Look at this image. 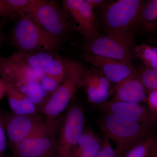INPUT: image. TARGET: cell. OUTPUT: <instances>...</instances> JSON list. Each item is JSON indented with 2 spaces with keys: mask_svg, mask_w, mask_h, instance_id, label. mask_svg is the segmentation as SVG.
<instances>
[{
  "mask_svg": "<svg viewBox=\"0 0 157 157\" xmlns=\"http://www.w3.org/2000/svg\"><path fill=\"white\" fill-rule=\"evenodd\" d=\"M138 23L144 32L155 33L157 29V0L144 2Z\"/></svg>",
  "mask_w": 157,
  "mask_h": 157,
  "instance_id": "ac0fdd59",
  "label": "cell"
},
{
  "mask_svg": "<svg viewBox=\"0 0 157 157\" xmlns=\"http://www.w3.org/2000/svg\"><path fill=\"white\" fill-rule=\"evenodd\" d=\"M149 157H157V140L152 149Z\"/></svg>",
  "mask_w": 157,
  "mask_h": 157,
  "instance_id": "4dcf8cb0",
  "label": "cell"
},
{
  "mask_svg": "<svg viewBox=\"0 0 157 157\" xmlns=\"http://www.w3.org/2000/svg\"><path fill=\"white\" fill-rule=\"evenodd\" d=\"M154 33L156 34V35L157 36V29L156 30V31H155V32ZM157 39V38H156Z\"/></svg>",
  "mask_w": 157,
  "mask_h": 157,
  "instance_id": "e575fe53",
  "label": "cell"
},
{
  "mask_svg": "<svg viewBox=\"0 0 157 157\" xmlns=\"http://www.w3.org/2000/svg\"><path fill=\"white\" fill-rule=\"evenodd\" d=\"M40 0H5L11 10L17 14L29 15L33 11Z\"/></svg>",
  "mask_w": 157,
  "mask_h": 157,
  "instance_id": "7402d4cb",
  "label": "cell"
},
{
  "mask_svg": "<svg viewBox=\"0 0 157 157\" xmlns=\"http://www.w3.org/2000/svg\"><path fill=\"white\" fill-rule=\"evenodd\" d=\"M4 40H5V36H4L2 31V32H0V48L2 47V45L3 44Z\"/></svg>",
  "mask_w": 157,
  "mask_h": 157,
  "instance_id": "1f68e13d",
  "label": "cell"
},
{
  "mask_svg": "<svg viewBox=\"0 0 157 157\" xmlns=\"http://www.w3.org/2000/svg\"><path fill=\"white\" fill-rule=\"evenodd\" d=\"M113 101L139 103L146 102L147 94L137 72L117 83Z\"/></svg>",
  "mask_w": 157,
  "mask_h": 157,
  "instance_id": "9a60e30c",
  "label": "cell"
},
{
  "mask_svg": "<svg viewBox=\"0 0 157 157\" xmlns=\"http://www.w3.org/2000/svg\"><path fill=\"white\" fill-rule=\"evenodd\" d=\"M99 125L104 137L116 144L117 157H124L132 147L149 136L153 127L111 113H105Z\"/></svg>",
  "mask_w": 157,
  "mask_h": 157,
  "instance_id": "6da1fadb",
  "label": "cell"
},
{
  "mask_svg": "<svg viewBox=\"0 0 157 157\" xmlns=\"http://www.w3.org/2000/svg\"><path fill=\"white\" fill-rule=\"evenodd\" d=\"M150 42L155 44L156 46H157V39L156 38H154V39H151Z\"/></svg>",
  "mask_w": 157,
  "mask_h": 157,
  "instance_id": "836d02e7",
  "label": "cell"
},
{
  "mask_svg": "<svg viewBox=\"0 0 157 157\" xmlns=\"http://www.w3.org/2000/svg\"><path fill=\"white\" fill-rule=\"evenodd\" d=\"M100 107L105 113L120 116L150 126L157 125V116L139 103L112 100L101 104Z\"/></svg>",
  "mask_w": 157,
  "mask_h": 157,
  "instance_id": "8fae6325",
  "label": "cell"
},
{
  "mask_svg": "<svg viewBox=\"0 0 157 157\" xmlns=\"http://www.w3.org/2000/svg\"><path fill=\"white\" fill-rule=\"evenodd\" d=\"M40 81L43 87L51 95L57 89L61 84L56 79L44 74L41 75Z\"/></svg>",
  "mask_w": 157,
  "mask_h": 157,
  "instance_id": "cb8c5ba5",
  "label": "cell"
},
{
  "mask_svg": "<svg viewBox=\"0 0 157 157\" xmlns=\"http://www.w3.org/2000/svg\"><path fill=\"white\" fill-rule=\"evenodd\" d=\"M5 19L0 20V32H2V28L6 24V22Z\"/></svg>",
  "mask_w": 157,
  "mask_h": 157,
  "instance_id": "d6a6232c",
  "label": "cell"
},
{
  "mask_svg": "<svg viewBox=\"0 0 157 157\" xmlns=\"http://www.w3.org/2000/svg\"><path fill=\"white\" fill-rule=\"evenodd\" d=\"M84 57L86 62L100 71L110 82L116 84L137 71L133 64L124 62L86 52Z\"/></svg>",
  "mask_w": 157,
  "mask_h": 157,
  "instance_id": "4fadbf2b",
  "label": "cell"
},
{
  "mask_svg": "<svg viewBox=\"0 0 157 157\" xmlns=\"http://www.w3.org/2000/svg\"><path fill=\"white\" fill-rule=\"evenodd\" d=\"M147 94L157 90V69L145 67L137 71Z\"/></svg>",
  "mask_w": 157,
  "mask_h": 157,
  "instance_id": "603a6c76",
  "label": "cell"
},
{
  "mask_svg": "<svg viewBox=\"0 0 157 157\" xmlns=\"http://www.w3.org/2000/svg\"><path fill=\"white\" fill-rule=\"evenodd\" d=\"M42 74L15 64L7 56L0 57V77L25 95L36 106L43 105L49 97L40 82Z\"/></svg>",
  "mask_w": 157,
  "mask_h": 157,
  "instance_id": "277c9868",
  "label": "cell"
},
{
  "mask_svg": "<svg viewBox=\"0 0 157 157\" xmlns=\"http://www.w3.org/2000/svg\"><path fill=\"white\" fill-rule=\"evenodd\" d=\"M63 8L78 24L76 29L86 41L99 36L93 9L86 0H64Z\"/></svg>",
  "mask_w": 157,
  "mask_h": 157,
  "instance_id": "7c38bea8",
  "label": "cell"
},
{
  "mask_svg": "<svg viewBox=\"0 0 157 157\" xmlns=\"http://www.w3.org/2000/svg\"><path fill=\"white\" fill-rule=\"evenodd\" d=\"M86 69L75 61H66V72L59 86L42 105V111L47 120H52L68 107L77 90L82 85Z\"/></svg>",
  "mask_w": 157,
  "mask_h": 157,
  "instance_id": "5b68a950",
  "label": "cell"
},
{
  "mask_svg": "<svg viewBox=\"0 0 157 157\" xmlns=\"http://www.w3.org/2000/svg\"><path fill=\"white\" fill-rule=\"evenodd\" d=\"M6 147V134L0 123V154L5 151Z\"/></svg>",
  "mask_w": 157,
  "mask_h": 157,
  "instance_id": "83f0119b",
  "label": "cell"
},
{
  "mask_svg": "<svg viewBox=\"0 0 157 157\" xmlns=\"http://www.w3.org/2000/svg\"><path fill=\"white\" fill-rule=\"evenodd\" d=\"M29 16L48 33L59 39L70 30V24L66 12L57 1L40 0Z\"/></svg>",
  "mask_w": 157,
  "mask_h": 157,
  "instance_id": "52a82bcc",
  "label": "cell"
},
{
  "mask_svg": "<svg viewBox=\"0 0 157 157\" xmlns=\"http://www.w3.org/2000/svg\"><path fill=\"white\" fill-rule=\"evenodd\" d=\"M134 53L143 62L145 67L157 69V46L141 43L135 46Z\"/></svg>",
  "mask_w": 157,
  "mask_h": 157,
  "instance_id": "d6986e66",
  "label": "cell"
},
{
  "mask_svg": "<svg viewBox=\"0 0 157 157\" xmlns=\"http://www.w3.org/2000/svg\"><path fill=\"white\" fill-rule=\"evenodd\" d=\"M58 56L53 52L21 53L16 51L7 57L9 60L20 67L43 74Z\"/></svg>",
  "mask_w": 157,
  "mask_h": 157,
  "instance_id": "2e32d148",
  "label": "cell"
},
{
  "mask_svg": "<svg viewBox=\"0 0 157 157\" xmlns=\"http://www.w3.org/2000/svg\"><path fill=\"white\" fill-rule=\"evenodd\" d=\"M61 118L43 119L39 116L14 114L6 124V133L13 147L26 139L58 124Z\"/></svg>",
  "mask_w": 157,
  "mask_h": 157,
  "instance_id": "ba28073f",
  "label": "cell"
},
{
  "mask_svg": "<svg viewBox=\"0 0 157 157\" xmlns=\"http://www.w3.org/2000/svg\"><path fill=\"white\" fill-rule=\"evenodd\" d=\"M132 45L125 40L113 36L99 35L86 41L84 48L86 53L132 64Z\"/></svg>",
  "mask_w": 157,
  "mask_h": 157,
  "instance_id": "9c48e42d",
  "label": "cell"
},
{
  "mask_svg": "<svg viewBox=\"0 0 157 157\" xmlns=\"http://www.w3.org/2000/svg\"><path fill=\"white\" fill-rule=\"evenodd\" d=\"M11 32V44L21 53L53 52L58 49L60 39L42 28L28 15L19 13Z\"/></svg>",
  "mask_w": 157,
  "mask_h": 157,
  "instance_id": "7a4b0ae2",
  "label": "cell"
},
{
  "mask_svg": "<svg viewBox=\"0 0 157 157\" xmlns=\"http://www.w3.org/2000/svg\"><path fill=\"white\" fill-rule=\"evenodd\" d=\"M144 2L141 0H118L106 6L102 18L107 35L132 44L134 27L138 24Z\"/></svg>",
  "mask_w": 157,
  "mask_h": 157,
  "instance_id": "3957f363",
  "label": "cell"
},
{
  "mask_svg": "<svg viewBox=\"0 0 157 157\" xmlns=\"http://www.w3.org/2000/svg\"><path fill=\"white\" fill-rule=\"evenodd\" d=\"M6 95V86L4 81L0 77V100Z\"/></svg>",
  "mask_w": 157,
  "mask_h": 157,
  "instance_id": "f546056e",
  "label": "cell"
},
{
  "mask_svg": "<svg viewBox=\"0 0 157 157\" xmlns=\"http://www.w3.org/2000/svg\"><path fill=\"white\" fill-rule=\"evenodd\" d=\"M94 157H117L115 149L111 146L109 140L104 137L103 144Z\"/></svg>",
  "mask_w": 157,
  "mask_h": 157,
  "instance_id": "d4e9b609",
  "label": "cell"
},
{
  "mask_svg": "<svg viewBox=\"0 0 157 157\" xmlns=\"http://www.w3.org/2000/svg\"><path fill=\"white\" fill-rule=\"evenodd\" d=\"M82 86L84 87L91 103L103 104L110 96V82L97 69L86 70Z\"/></svg>",
  "mask_w": 157,
  "mask_h": 157,
  "instance_id": "5bb4252c",
  "label": "cell"
},
{
  "mask_svg": "<svg viewBox=\"0 0 157 157\" xmlns=\"http://www.w3.org/2000/svg\"><path fill=\"white\" fill-rule=\"evenodd\" d=\"M55 157H70L84 130L85 116L80 104H73L61 123Z\"/></svg>",
  "mask_w": 157,
  "mask_h": 157,
  "instance_id": "8992f818",
  "label": "cell"
},
{
  "mask_svg": "<svg viewBox=\"0 0 157 157\" xmlns=\"http://www.w3.org/2000/svg\"><path fill=\"white\" fill-rule=\"evenodd\" d=\"M18 16V14L11 10L5 0H0V17L12 20L17 19Z\"/></svg>",
  "mask_w": 157,
  "mask_h": 157,
  "instance_id": "484cf974",
  "label": "cell"
},
{
  "mask_svg": "<svg viewBox=\"0 0 157 157\" xmlns=\"http://www.w3.org/2000/svg\"><path fill=\"white\" fill-rule=\"evenodd\" d=\"M103 142L92 129H84L70 157H94Z\"/></svg>",
  "mask_w": 157,
  "mask_h": 157,
  "instance_id": "e0dca14e",
  "label": "cell"
},
{
  "mask_svg": "<svg viewBox=\"0 0 157 157\" xmlns=\"http://www.w3.org/2000/svg\"><path fill=\"white\" fill-rule=\"evenodd\" d=\"M59 127L38 133L12 147L14 155L16 157H55L54 137Z\"/></svg>",
  "mask_w": 157,
  "mask_h": 157,
  "instance_id": "30bf717a",
  "label": "cell"
},
{
  "mask_svg": "<svg viewBox=\"0 0 157 157\" xmlns=\"http://www.w3.org/2000/svg\"><path fill=\"white\" fill-rule=\"evenodd\" d=\"M155 136L150 135L130 149L124 157H149L157 141Z\"/></svg>",
  "mask_w": 157,
  "mask_h": 157,
  "instance_id": "ffe728a7",
  "label": "cell"
},
{
  "mask_svg": "<svg viewBox=\"0 0 157 157\" xmlns=\"http://www.w3.org/2000/svg\"><path fill=\"white\" fill-rule=\"evenodd\" d=\"M86 1L89 4L93 9L106 6V3L108 2V1L104 0H86Z\"/></svg>",
  "mask_w": 157,
  "mask_h": 157,
  "instance_id": "f1b7e54d",
  "label": "cell"
},
{
  "mask_svg": "<svg viewBox=\"0 0 157 157\" xmlns=\"http://www.w3.org/2000/svg\"><path fill=\"white\" fill-rule=\"evenodd\" d=\"M0 157H1V156H0Z\"/></svg>",
  "mask_w": 157,
  "mask_h": 157,
  "instance_id": "d590c367",
  "label": "cell"
},
{
  "mask_svg": "<svg viewBox=\"0 0 157 157\" xmlns=\"http://www.w3.org/2000/svg\"><path fill=\"white\" fill-rule=\"evenodd\" d=\"M146 103L148 109L157 116V90L153 91L147 94Z\"/></svg>",
  "mask_w": 157,
  "mask_h": 157,
  "instance_id": "4316f807",
  "label": "cell"
},
{
  "mask_svg": "<svg viewBox=\"0 0 157 157\" xmlns=\"http://www.w3.org/2000/svg\"><path fill=\"white\" fill-rule=\"evenodd\" d=\"M6 86V95L9 106L12 111L16 115H25L21 101V92L9 83L4 82Z\"/></svg>",
  "mask_w": 157,
  "mask_h": 157,
  "instance_id": "44dd1931",
  "label": "cell"
}]
</instances>
